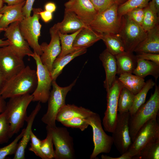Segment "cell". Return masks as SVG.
Segmentation results:
<instances>
[{
	"instance_id": "cell-8",
	"label": "cell",
	"mask_w": 159,
	"mask_h": 159,
	"mask_svg": "<svg viewBox=\"0 0 159 159\" xmlns=\"http://www.w3.org/2000/svg\"><path fill=\"white\" fill-rule=\"evenodd\" d=\"M42 10L40 8H33V15L25 17L19 22V24L20 31L24 39L33 52L40 56L42 52L38 42L42 27L39 21V12Z\"/></svg>"
},
{
	"instance_id": "cell-14",
	"label": "cell",
	"mask_w": 159,
	"mask_h": 159,
	"mask_svg": "<svg viewBox=\"0 0 159 159\" xmlns=\"http://www.w3.org/2000/svg\"><path fill=\"white\" fill-rule=\"evenodd\" d=\"M19 22H14L5 28L4 31V36L9 41V45L11 49L18 56L23 59L26 55L31 57L33 52L31 50L21 32Z\"/></svg>"
},
{
	"instance_id": "cell-35",
	"label": "cell",
	"mask_w": 159,
	"mask_h": 159,
	"mask_svg": "<svg viewBox=\"0 0 159 159\" xmlns=\"http://www.w3.org/2000/svg\"><path fill=\"white\" fill-rule=\"evenodd\" d=\"M144 9V15L141 26L147 32L158 25L159 16L151 9L148 5Z\"/></svg>"
},
{
	"instance_id": "cell-29",
	"label": "cell",
	"mask_w": 159,
	"mask_h": 159,
	"mask_svg": "<svg viewBox=\"0 0 159 159\" xmlns=\"http://www.w3.org/2000/svg\"><path fill=\"white\" fill-rule=\"evenodd\" d=\"M106 49L115 56L125 51L123 43L118 34H102L101 39Z\"/></svg>"
},
{
	"instance_id": "cell-23",
	"label": "cell",
	"mask_w": 159,
	"mask_h": 159,
	"mask_svg": "<svg viewBox=\"0 0 159 159\" xmlns=\"http://www.w3.org/2000/svg\"><path fill=\"white\" fill-rule=\"evenodd\" d=\"M102 33L90 27L82 28L76 35L73 47L76 49H87L101 39Z\"/></svg>"
},
{
	"instance_id": "cell-50",
	"label": "cell",
	"mask_w": 159,
	"mask_h": 159,
	"mask_svg": "<svg viewBox=\"0 0 159 159\" xmlns=\"http://www.w3.org/2000/svg\"><path fill=\"white\" fill-rule=\"evenodd\" d=\"M6 80L0 70V92L2 89Z\"/></svg>"
},
{
	"instance_id": "cell-31",
	"label": "cell",
	"mask_w": 159,
	"mask_h": 159,
	"mask_svg": "<svg viewBox=\"0 0 159 159\" xmlns=\"http://www.w3.org/2000/svg\"><path fill=\"white\" fill-rule=\"evenodd\" d=\"M152 79L148 80L141 90L135 95L133 105L129 110L130 115L134 114L138 109L145 103L147 94L149 90L155 85Z\"/></svg>"
},
{
	"instance_id": "cell-33",
	"label": "cell",
	"mask_w": 159,
	"mask_h": 159,
	"mask_svg": "<svg viewBox=\"0 0 159 159\" xmlns=\"http://www.w3.org/2000/svg\"><path fill=\"white\" fill-rule=\"evenodd\" d=\"M82 29L70 34H62L58 32L61 45V51L58 57H63L77 50L73 47V44L76 35Z\"/></svg>"
},
{
	"instance_id": "cell-24",
	"label": "cell",
	"mask_w": 159,
	"mask_h": 159,
	"mask_svg": "<svg viewBox=\"0 0 159 159\" xmlns=\"http://www.w3.org/2000/svg\"><path fill=\"white\" fill-rule=\"evenodd\" d=\"M93 112L89 109L74 105H65L60 110L56 117V121L61 122L75 117L87 118Z\"/></svg>"
},
{
	"instance_id": "cell-2",
	"label": "cell",
	"mask_w": 159,
	"mask_h": 159,
	"mask_svg": "<svg viewBox=\"0 0 159 159\" xmlns=\"http://www.w3.org/2000/svg\"><path fill=\"white\" fill-rule=\"evenodd\" d=\"M33 99L32 94H27L10 98L6 103L4 111L10 125L12 137L23 127L27 117L28 107Z\"/></svg>"
},
{
	"instance_id": "cell-53",
	"label": "cell",
	"mask_w": 159,
	"mask_h": 159,
	"mask_svg": "<svg viewBox=\"0 0 159 159\" xmlns=\"http://www.w3.org/2000/svg\"><path fill=\"white\" fill-rule=\"evenodd\" d=\"M4 2L3 0H0V10L3 6Z\"/></svg>"
},
{
	"instance_id": "cell-4",
	"label": "cell",
	"mask_w": 159,
	"mask_h": 159,
	"mask_svg": "<svg viewBox=\"0 0 159 159\" xmlns=\"http://www.w3.org/2000/svg\"><path fill=\"white\" fill-rule=\"evenodd\" d=\"M77 79L68 86L62 87L58 85L56 80L52 82V89L48 100V105L47 112L42 117L41 120L47 126L54 127L56 117L60 110L65 105L66 95L75 85Z\"/></svg>"
},
{
	"instance_id": "cell-52",
	"label": "cell",
	"mask_w": 159,
	"mask_h": 159,
	"mask_svg": "<svg viewBox=\"0 0 159 159\" xmlns=\"http://www.w3.org/2000/svg\"><path fill=\"white\" fill-rule=\"evenodd\" d=\"M114 4H116L118 6L124 4L127 0H113Z\"/></svg>"
},
{
	"instance_id": "cell-12",
	"label": "cell",
	"mask_w": 159,
	"mask_h": 159,
	"mask_svg": "<svg viewBox=\"0 0 159 159\" xmlns=\"http://www.w3.org/2000/svg\"><path fill=\"white\" fill-rule=\"evenodd\" d=\"M116 77L112 87L107 92V107L103 119L102 124L105 131L112 132L115 126L118 114V102L121 90L123 87Z\"/></svg>"
},
{
	"instance_id": "cell-36",
	"label": "cell",
	"mask_w": 159,
	"mask_h": 159,
	"mask_svg": "<svg viewBox=\"0 0 159 159\" xmlns=\"http://www.w3.org/2000/svg\"><path fill=\"white\" fill-rule=\"evenodd\" d=\"M11 137L10 125L4 111L0 115V144L7 143Z\"/></svg>"
},
{
	"instance_id": "cell-19",
	"label": "cell",
	"mask_w": 159,
	"mask_h": 159,
	"mask_svg": "<svg viewBox=\"0 0 159 159\" xmlns=\"http://www.w3.org/2000/svg\"><path fill=\"white\" fill-rule=\"evenodd\" d=\"M25 1L17 5L3 6L0 10V28L5 29L11 23L20 22L25 18L22 8Z\"/></svg>"
},
{
	"instance_id": "cell-39",
	"label": "cell",
	"mask_w": 159,
	"mask_h": 159,
	"mask_svg": "<svg viewBox=\"0 0 159 159\" xmlns=\"http://www.w3.org/2000/svg\"><path fill=\"white\" fill-rule=\"evenodd\" d=\"M63 125L68 127L79 129L84 131L89 125L86 118L75 117L60 122Z\"/></svg>"
},
{
	"instance_id": "cell-6",
	"label": "cell",
	"mask_w": 159,
	"mask_h": 159,
	"mask_svg": "<svg viewBox=\"0 0 159 159\" xmlns=\"http://www.w3.org/2000/svg\"><path fill=\"white\" fill-rule=\"evenodd\" d=\"M118 34L123 43L125 51L133 53L138 45L146 37L147 32L141 25L130 19L125 15L121 17Z\"/></svg>"
},
{
	"instance_id": "cell-3",
	"label": "cell",
	"mask_w": 159,
	"mask_h": 159,
	"mask_svg": "<svg viewBox=\"0 0 159 159\" xmlns=\"http://www.w3.org/2000/svg\"><path fill=\"white\" fill-rule=\"evenodd\" d=\"M159 110V87L156 85L154 92L151 94L149 99L134 114L130 115L129 127L132 142L140 128L150 120L156 117Z\"/></svg>"
},
{
	"instance_id": "cell-13",
	"label": "cell",
	"mask_w": 159,
	"mask_h": 159,
	"mask_svg": "<svg viewBox=\"0 0 159 159\" xmlns=\"http://www.w3.org/2000/svg\"><path fill=\"white\" fill-rule=\"evenodd\" d=\"M129 112L118 113L116 123L112 132L113 144L121 155L127 150L132 141L130 135Z\"/></svg>"
},
{
	"instance_id": "cell-20",
	"label": "cell",
	"mask_w": 159,
	"mask_h": 159,
	"mask_svg": "<svg viewBox=\"0 0 159 159\" xmlns=\"http://www.w3.org/2000/svg\"><path fill=\"white\" fill-rule=\"evenodd\" d=\"M52 27L61 34H67L90 26L85 24L74 13L65 10L62 21L54 24Z\"/></svg>"
},
{
	"instance_id": "cell-37",
	"label": "cell",
	"mask_w": 159,
	"mask_h": 159,
	"mask_svg": "<svg viewBox=\"0 0 159 159\" xmlns=\"http://www.w3.org/2000/svg\"><path fill=\"white\" fill-rule=\"evenodd\" d=\"M47 131V135L46 138L41 141V149L47 159H52L55 157L52 137L50 132L48 130Z\"/></svg>"
},
{
	"instance_id": "cell-45",
	"label": "cell",
	"mask_w": 159,
	"mask_h": 159,
	"mask_svg": "<svg viewBox=\"0 0 159 159\" xmlns=\"http://www.w3.org/2000/svg\"><path fill=\"white\" fill-rule=\"evenodd\" d=\"M52 13L46 11L42 10L39 12L40 18L45 23H48L52 19Z\"/></svg>"
},
{
	"instance_id": "cell-10",
	"label": "cell",
	"mask_w": 159,
	"mask_h": 159,
	"mask_svg": "<svg viewBox=\"0 0 159 159\" xmlns=\"http://www.w3.org/2000/svg\"><path fill=\"white\" fill-rule=\"evenodd\" d=\"M31 57L36 62L37 78V87L32 94L33 96L32 101L45 103L47 102L50 96L53 80L48 68L42 63L40 56L33 52Z\"/></svg>"
},
{
	"instance_id": "cell-41",
	"label": "cell",
	"mask_w": 159,
	"mask_h": 159,
	"mask_svg": "<svg viewBox=\"0 0 159 159\" xmlns=\"http://www.w3.org/2000/svg\"><path fill=\"white\" fill-rule=\"evenodd\" d=\"M144 8L134 9L128 12L125 15L130 19L141 25L144 15Z\"/></svg>"
},
{
	"instance_id": "cell-47",
	"label": "cell",
	"mask_w": 159,
	"mask_h": 159,
	"mask_svg": "<svg viewBox=\"0 0 159 159\" xmlns=\"http://www.w3.org/2000/svg\"><path fill=\"white\" fill-rule=\"evenodd\" d=\"M45 10L52 13L55 11L56 9V6L53 2H50L47 3L44 5Z\"/></svg>"
},
{
	"instance_id": "cell-48",
	"label": "cell",
	"mask_w": 159,
	"mask_h": 159,
	"mask_svg": "<svg viewBox=\"0 0 159 159\" xmlns=\"http://www.w3.org/2000/svg\"><path fill=\"white\" fill-rule=\"evenodd\" d=\"M4 2L9 5H15L19 4L25 1V0H3Z\"/></svg>"
},
{
	"instance_id": "cell-43",
	"label": "cell",
	"mask_w": 159,
	"mask_h": 159,
	"mask_svg": "<svg viewBox=\"0 0 159 159\" xmlns=\"http://www.w3.org/2000/svg\"><path fill=\"white\" fill-rule=\"evenodd\" d=\"M137 58L151 61L159 64V54L142 52L135 55Z\"/></svg>"
},
{
	"instance_id": "cell-5",
	"label": "cell",
	"mask_w": 159,
	"mask_h": 159,
	"mask_svg": "<svg viewBox=\"0 0 159 159\" xmlns=\"http://www.w3.org/2000/svg\"><path fill=\"white\" fill-rule=\"evenodd\" d=\"M159 137V125L156 117L147 122L139 129L127 151L117 159H131L151 140Z\"/></svg>"
},
{
	"instance_id": "cell-1",
	"label": "cell",
	"mask_w": 159,
	"mask_h": 159,
	"mask_svg": "<svg viewBox=\"0 0 159 159\" xmlns=\"http://www.w3.org/2000/svg\"><path fill=\"white\" fill-rule=\"evenodd\" d=\"M36 71L27 66L7 80L0 92L5 99L33 93L37 85Z\"/></svg>"
},
{
	"instance_id": "cell-18",
	"label": "cell",
	"mask_w": 159,
	"mask_h": 159,
	"mask_svg": "<svg viewBox=\"0 0 159 159\" xmlns=\"http://www.w3.org/2000/svg\"><path fill=\"white\" fill-rule=\"evenodd\" d=\"M99 57L105 71L106 76L103 86L107 91L112 87L116 78L117 72L116 60L115 56L106 49L100 54Z\"/></svg>"
},
{
	"instance_id": "cell-49",
	"label": "cell",
	"mask_w": 159,
	"mask_h": 159,
	"mask_svg": "<svg viewBox=\"0 0 159 159\" xmlns=\"http://www.w3.org/2000/svg\"><path fill=\"white\" fill-rule=\"evenodd\" d=\"M5 100L0 95V115L4 111L5 109L6 103Z\"/></svg>"
},
{
	"instance_id": "cell-26",
	"label": "cell",
	"mask_w": 159,
	"mask_h": 159,
	"mask_svg": "<svg viewBox=\"0 0 159 159\" xmlns=\"http://www.w3.org/2000/svg\"><path fill=\"white\" fill-rule=\"evenodd\" d=\"M115 57L117 67V74L119 75L124 73H132L137 64L135 55L132 53L125 51Z\"/></svg>"
},
{
	"instance_id": "cell-17",
	"label": "cell",
	"mask_w": 159,
	"mask_h": 159,
	"mask_svg": "<svg viewBox=\"0 0 159 159\" xmlns=\"http://www.w3.org/2000/svg\"><path fill=\"white\" fill-rule=\"evenodd\" d=\"M49 33L51 39L49 44L44 42L40 44L42 52L40 59L50 72L54 62L61 52V47L58 32L52 27Z\"/></svg>"
},
{
	"instance_id": "cell-34",
	"label": "cell",
	"mask_w": 159,
	"mask_h": 159,
	"mask_svg": "<svg viewBox=\"0 0 159 159\" xmlns=\"http://www.w3.org/2000/svg\"><path fill=\"white\" fill-rule=\"evenodd\" d=\"M151 0H127L119 6L117 13L119 16L122 17L132 10L137 8H144L147 6Z\"/></svg>"
},
{
	"instance_id": "cell-25",
	"label": "cell",
	"mask_w": 159,
	"mask_h": 159,
	"mask_svg": "<svg viewBox=\"0 0 159 159\" xmlns=\"http://www.w3.org/2000/svg\"><path fill=\"white\" fill-rule=\"evenodd\" d=\"M87 49L75 50L63 57H57L54 62L50 74L53 80H56L64 67L75 57L86 52Z\"/></svg>"
},
{
	"instance_id": "cell-27",
	"label": "cell",
	"mask_w": 159,
	"mask_h": 159,
	"mask_svg": "<svg viewBox=\"0 0 159 159\" xmlns=\"http://www.w3.org/2000/svg\"><path fill=\"white\" fill-rule=\"evenodd\" d=\"M137 62L136 67L132 73L143 78L148 75H152L156 81L159 76V64L138 58Z\"/></svg>"
},
{
	"instance_id": "cell-46",
	"label": "cell",
	"mask_w": 159,
	"mask_h": 159,
	"mask_svg": "<svg viewBox=\"0 0 159 159\" xmlns=\"http://www.w3.org/2000/svg\"><path fill=\"white\" fill-rule=\"evenodd\" d=\"M148 6L153 12L159 16V0H151Z\"/></svg>"
},
{
	"instance_id": "cell-30",
	"label": "cell",
	"mask_w": 159,
	"mask_h": 159,
	"mask_svg": "<svg viewBox=\"0 0 159 159\" xmlns=\"http://www.w3.org/2000/svg\"><path fill=\"white\" fill-rule=\"evenodd\" d=\"M132 159H159V137L150 140Z\"/></svg>"
},
{
	"instance_id": "cell-11",
	"label": "cell",
	"mask_w": 159,
	"mask_h": 159,
	"mask_svg": "<svg viewBox=\"0 0 159 159\" xmlns=\"http://www.w3.org/2000/svg\"><path fill=\"white\" fill-rule=\"evenodd\" d=\"M118 6L114 4L105 10L98 13L89 26L102 34H118L121 21V18L117 13Z\"/></svg>"
},
{
	"instance_id": "cell-32",
	"label": "cell",
	"mask_w": 159,
	"mask_h": 159,
	"mask_svg": "<svg viewBox=\"0 0 159 159\" xmlns=\"http://www.w3.org/2000/svg\"><path fill=\"white\" fill-rule=\"evenodd\" d=\"M135 95L123 87L120 93L118 102L117 111L119 113L129 112L132 106Z\"/></svg>"
},
{
	"instance_id": "cell-40",
	"label": "cell",
	"mask_w": 159,
	"mask_h": 159,
	"mask_svg": "<svg viewBox=\"0 0 159 159\" xmlns=\"http://www.w3.org/2000/svg\"><path fill=\"white\" fill-rule=\"evenodd\" d=\"M31 146L29 150L33 152L37 156L42 159H47L43 154L41 149V141L34 133L32 131L31 132Z\"/></svg>"
},
{
	"instance_id": "cell-51",
	"label": "cell",
	"mask_w": 159,
	"mask_h": 159,
	"mask_svg": "<svg viewBox=\"0 0 159 159\" xmlns=\"http://www.w3.org/2000/svg\"><path fill=\"white\" fill-rule=\"evenodd\" d=\"M4 29H5L0 27V32L2 31H4ZM9 44V42L7 39L6 40H3L0 39V47L8 46Z\"/></svg>"
},
{
	"instance_id": "cell-28",
	"label": "cell",
	"mask_w": 159,
	"mask_h": 159,
	"mask_svg": "<svg viewBox=\"0 0 159 159\" xmlns=\"http://www.w3.org/2000/svg\"><path fill=\"white\" fill-rule=\"evenodd\" d=\"M118 80L123 86L135 95L139 92L145 85L144 78L132 73H124L119 75Z\"/></svg>"
},
{
	"instance_id": "cell-15",
	"label": "cell",
	"mask_w": 159,
	"mask_h": 159,
	"mask_svg": "<svg viewBox=\"0 0 159 159\" xmlns=\"http://www.w3.org/2000/svg\"><path fill=\"white\" fill-rule=\"evenodd\" d=\"M25 67L23 59L18 56L9 45L0 47V70L6 80Z\"/></svg>"
},
{
	"instance_id": "cell-38",
	"label": "cell",
	"mask_w": 159,
	"mask_h": 159,
	"mask_svg": "<svg viewBox=\"0 0 159 159\" xmlns=\"http://www.w3.org/2000/svg\"><path fill=\"white\" fill-rule=\"evenodd\" d=\"M25 128L9 144L0 148V159H5L6 157L15 153L18 147L19 141L21 139L24 132Z\"/></svg>"
},
{
	"instance_id": "cell-9",
	"label": "cell",
	"mask_w": 159,
	"mask_h": 159,
	"mask_svg": "<svg viewBox=\"0 0 159 159\" xmlns=\"http://www.w3.org/2000/svg\"><path fill=\"white\" fill-rule=\"evenodd\" d=\"M46 130L51 133L55 147V159H72L74 157L73 139L65 127H51L47 125Z\"/></svg>"
},
{
	"instance_id": "cell-16",
	"label": "cell",
	"mask_w": 159,
	"mask_h": 159,
	"mask_svg": "<svg viewBox=\"0 0 159 159\" xmlns=\"http://www.w3.org/2000/svg\"><path fill=\"white\" fill-rule=\"evenodd\" d=\"M64 6L65 11L74 13L88 26L98 14L90 0H69Z\"/></svg>"
},
{
	"instance_id": "cell-7",
	"label": "cell",
	"mask_w": 159,
	"mask_h": 159,
	"mask_svg": "<svg viewBox=\"0 0 159 159\" xmlns=\"http://www.w3.org/2000/svg\"><path fill=\"white\" fill-rule=\"evenodd\" d=\"M87 122L92 127L94 148L90 158L95 159L101 153L110 152L113 144L112 136L107 135L103 129L99 115L93 112L87 118Z\"/></svg>"
},
{
	"instance_id": "cell-21",
	"label": "cell",
	"mask_w": 159,
	"mask_h": 159,
	"mask_svg": "<svg viewBox=\"0 0 159 159\" xmlns=\"http://www.w3.org/2000/svg\"><path fill=\"white\" fill-rule=\"evenodd\" d=\"M40 102H39L30 114L27 116L26 121L27 126L24 134L19 142L17 150L14 154L13 159H25V153L26 148L30 140L31 132L32 126L37 115L41 107Z\"/></svg>"
},
{
	"instance_id": "cell-22",
	"label": "cell",
	"mask_w": 159,
	"mask_h": 159,
	"mask_svg": "<svg viewBox=\"0 0 159 159\" xmlns=\"http://www.w3.org/2000/svg\"><path fill=\"white\" fill-rule=\"evenodd\" d=\"M134 52L159 54V25L147 32L146 37L138 45Z\"/></svg>"
},
{
	"instance_id": "cell-44",
	"label": "cell",
	"mask_w": 159,
	"mask_h": 159,
	"mask_svg": "<svg viewBox=\"0 0 159 159\" xmlns=\"http://www.w3.org/2000/svg\"><path fill=\"white\" fill-rule=\"evenodd\" d=\"M35 0H25V4L22 8V12L25 17L31 16L33 6Z\"/></svg>"
},
{
	"instance_id": "cell-42",
	"label": "cell",
	"mask_w": 159,
	"mask_h": 159,
	"mask_svg": "<svg viewBox=\"0 0 159 159\" xmlns=\"http://www.w3.org/2000/svg\"><path fill=\"white\" fill-rule=\"evenodd\" d=\"M98 13L110 7L114 3L113 0H90Z\"/></svg>"
}]
</instances>
